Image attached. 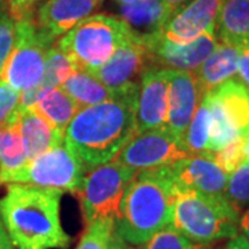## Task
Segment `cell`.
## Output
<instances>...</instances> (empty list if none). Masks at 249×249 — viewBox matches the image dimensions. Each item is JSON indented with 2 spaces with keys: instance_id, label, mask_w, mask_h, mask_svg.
<instances>
[{
  "instance_id": "cell-1",
  "label": "cell",
  "mask_w": 249,
  "mask_h": 249,
  "mask_svg": "<svg viewBox=\"0 0 249 249\" xmlns=\"http://www.w3.org/2000/svg\"><path fill=\"white\" fill-rule=\"evenodd\" d=\"M137 89L82 108L72 118L64 142L88 169L114 160L136 134Z\"/></svg>"
},
{
  "instance_id": "cell-2",
  "label": "cell",
  "mask_w": 249,
  "mask_h": 249,
  "mask_svg": "<svg viewBox=\"0 0 249 249\" xmlns=\"http://www.w3.org/2000/svg\"><path fill=\"white\" fill-rule=\"evenodd\" d=\"M61 191L7 184L0 199V219L16 249H65L71 237L60 217Z\"/></svg>"
},
{
  "instance_id": "cell-3",
  "label": "cell",
  "mask_w": 249,
  "mask_h": 249,
  "mask_svg": "<svg viewBox=\"0 0 249 249\" xmlns=\"http://www.w3.org/2000/svg\"><path fill=\"white\" fill-rule=\"evenodd\" d=\"M175 183L169 166L140 170L127 184L114 220V231L127 245H142L170 226Z\"/></svg>"
},
{
  "instance_id": "cell-4",
  "label": "cell",
  "mask_w": 249,
  "mask_h": 249,
  "mask_svg": "<svg viewBox=\"0 0 249 249\" xmlns=\"http://www.w3.org/2000/svg\"><path fill=\"white\" fill-rule=\"evenodd\" d=\"M238 209L226 198L175 186L170 226L199 244L230 240L238 234Z\"/></svg>"
},
{
  "instance_id": "cell-5",
  "label": "cell",
  "mask_w": 249,
  "mask_h": 249,
  "mask_svg": "<svg viewBox=\"0 0 249 249\" xmlns=\"http://www.w3.org/2000/svg\"><path fill=\"white\" fill-rule=\"evenodd\" d=\"M129 35V28L119 17L93 14L80 21L55 43L79 71L91 73L109 60Z\"/></svg>"
},
{
  "instance_id": "cell-6",
  "label": "cell",
  "mask_w": 249,
  "mask_h": 249,
  "mask_svg": "<svg viewBox=\"0 0 249 249\" xmlns=\"http://www.w3.org/2000/svg\"><path fill=\"white\" fill-rule=\"evenodd\" d=\"M88 168L83 162L65 145L60 142L16 172L0 178L3 184H28V186L58 190L61 193L78 194Z\"/></svg>"
},
{
  "instance_id": "cell-7",
  "label": "cell",
  "mask_w": 249,
  "mask_h": 249,
  "mask_svg": "<svg viewBox=\"0 0 249 249\" xmlns=\"http://www.w3.org/2000/svg\"><path fill=\"white\" fill-rule=\"evenodd\" d=\"M211 112L208 152L222 150L249 132V89L240 79L227 80L204 94ZM205 151V152H206Z\"/></svg>"
},
{
  "instance_id": "cell-8",
  "label": "cell",
  "mask_w": 249,
  "mask_h": 249,
  "mask_svg": "<svg viewBox=\"0 0 249 249\" xmlns=\"http://www.w3.org/2000/svg\"><path fill=\"white\" fill-rule=\"evenodd\" d=\"M137 173L115 160L88 170L76 194L86 226L100 219L115 220L124 190Z\"/></svg>"
},
{
  "instance_id": "cell-9",
  "label": "cell",
  "mask_w": 249,
  "mask_h": 249,
  "mask_svg": "<svg viewBox=\"0 0 249 249\" xmlns=\"http://www.w3.org/2000/svg\"><path fill=\"white\" fill-rule=\"evenodd\" d=\"M53 43L37 28L35 17L17 21L16 42L1 71L0 80L19 93L37 86L43 79L46 54Z\"/></svg>"
},
{
  "instance_id": "cell-10",
  "label": "cell",
  "mask_w": 249,
  "mask_h": 249,
  "mask_svg": "<svg viewBox=\"0 0 249 249\" xmlns=\"http://www.w3.org/2000/svg\"><path fill=\"white\" fill-rule=\"evenodd\" d=\"M190 155L180 137L168 127H158L134 134L112 160L140 172L170 166Z\"/></svg>"
},
{
  "instance_id": "cell-11",
  "label": "cell",
  "mask_w": 249,
  "mask_h": 249,
  "mask_svg": "<svg viewBox=\"0 0 249 249\" xmlns=\"http://www.w3.org/2000/svg\"><path fill=\"white\" fill-rule=\"evenodd\" d=\"M137 39L145 49L150 67L173 71L194 72L219 45L216 29L183 45L163 39L160 32Z\"/></svg>"
},
{
  "instance_id": "cell-12",
  "label": "cell",
  "mask_w": 249,
  "mask_h": 249,
  "mask_svg": "<svg viewBox=\"0 0 249 249\" xmlns=\"http://www.w3.org/2000/svg\"><path fill=\"white\" fill-rule=\"evenodd\" d=\"M148 64L145 49L130 32L109 60L91 75L115 93L124 94L139 88L142 75L150 67Z\"/></svg>"
},
{
  "instance_id": "cell-13",
  "label": "cell",
  "mask_w": 249,
  "mask_h": 249,
  "mask_svg": "<svg viewBox=\"0 0 249 249\" xmlns=\"http://www.w3.org/2000/svg\"><path fill=\"white\" fill-rule=\"evenodd\" d=\"M169 70L148 67L136 94V133L165 127L168 118Z\"/></svg>"
},
{
  "instance_id": "cell-14",
  "label": "cell",
  "mask_w": 249,
  "mask_h": 249,
  "mask_svg": "<svg viewBox=\"0 0 249 249\" xmlns=\"http://www.w3.org/2000/svg\"><path fill=\"white\" fill-rule=\"evenodd\" d=\"M226 0H190L172 14L160 35L173 43H188L217 28Z\"/></svg>"
},
{
  "instance_id": "cell-15",
  "label": "cell",
  "mask_w": 249,
  "mask_h": 249,
  "mask_svg": "<svg viewBox=\"0 0 249 249\" xmlns=\"http://www.w3.org/2000/svg\"><path fill=\"white\" fill-rule=\"evenodd\" d=\"M169 172L175 186L208 196H226L229 175L204 152L175 162L169 166Z\"/></svg>"
},
{
  "instance_id": "cell-16",
  "label": "cell",
  "mask_w": 249,
  "mask_h": 249,
  "mask_svg": "<svg viewBox=\"0 0 249 249\" xmlns=\"http://www.w3.org/2000/svg\"><path fill=\"white\" fill-rule=\"evenodd\" d=\"M202 97L193 72L169 70L168 118L165 127L183 140Z\"/></svg>"
},
{
  "instance_id": "cell-17",
  "label": "cell",
  "mask_w": 249,
  "mask_h": 249,
  "mask_svg": "<svg viewBox=\"0 0 249 249\" xmlns=\"http://www.w3.org/2000/svg\"><path fill=\"white\" fill-rule=\"evenodd\" d=\"M103 0H46L37 9L35 22L52 42L70 32L85 18L93 16Z\"/></svg>"
},
{
  "instance_id": "cell-18",
  "label": "cell",
  "mask_w": 249,
  "mask_h": 249,
  "mask_svg": "<svg viewBox=\"0 0 249 249\" xmlns=\"http://www.w3.org/2000/svg\"><path fill=\"white\" fill-rule=\"evenodd\" d=\"M193 73L202 96L212 91L238 73V47L219 42L209 57Z\"/></svg>"
},
{
  "instance_id": "cell-19",
  "label": "cell",
  "mask_w": 249,
  "mask_h": 249,
  "mask_svg": "<svg viewBox=\"0 0 249 249\" xmlns=\"http://www.w3.org/2000/svg\"><path fill=\"white\" fill-rule=\"evenodd\" d=\"M119 18L136 37L160 32L172 16L165 0H134L119 6Z\"/></svg>"
},
{
  "instance_id": "cell-20",
  "label": "cell",
  "mask_w": 249,
  "mask_h": 249,
  "mask_svg": "<svg viewBox=\"0 0 249 249\" xmlns=\"http://www.w3.org/2000/svg\"><path fill=\"white\" fill-rule=\"evenodd\" d=\"M19 136L28 160H34L52 147L64 142V136L57 133L34 109H14Z\"/></svg>"
},
{
  "instance_id": "cell-21",
  "label": "cell",
  "mask_w": 249,
  "mask_h": 249,
  "mask_svg": "<svg viewBox=\"0 0 249 249\" xmlns=\"http://www.w3.org/2000/svg\"><path fill=\"white\" fill-rule=\"evenodd\" d=\"M60 88L73 100V103L79 109L91 107L121 96L107 88L106 85H103L91 73L79 70L71 73L62 82Z\"/></svg>"
},
{
  "instance_id": "cell-22",
  "label": "cell",
  "mask_w": 249,
  "mask_h": 249,
  "mask_svg": "<svg viewBox=\"0 0 249 249\" xmlns=\"http://www.w3.org/2000/svg\"><path fill=\"white\" fill-rule=\"evenodd\" d=\"M219 42L240 46L249 40V0H226L217 22Z\"/></svg>"
},
{
  "instance_id": "cell-23",
  "label": "cell",
  "mask_w": 249,
  "mask_h": 249,
  "mask_svg": "<svg viewBox=\"0 0 249 249\" xmlns=\"http://www.w3.org/2000/svg\"><path fill=\"white\" fill-rule=\"evenodd\" d=\"M31 109L37 112L61 136L65 134L72 118L79 111L73 100L61 88H54L46 91Z\"/></svg>"
},
{
  "instance_id": "cell-24",
  "label": "cell",
  "mask_w": 249,
  "mask_h": 249,
  "mask_svg": "<svg viewBox=\"0 0 249 249\" xmlns=\"http://www.w3.org/2000/svg\"><path fill=\"white\" fill-rule=\"evenodd\" d=\"M25 163L27 157L17 119L11 114L7 122L0 126V178L22 168Z\"/></svg>"
},
{
  "instance_id": "cell-25",
  "label": "cell",
  "mask_w": 249,
  "mask_h": 249,
  "mask_svg": "<svg viewBox=\"0 0 249 249\" xmlns=\"http://www.w3.org/2000/svg\"><path fill=\"white\" fill-rule=\"evenodd\" d=\"M211 134V112L205 98H201L191 122L183 136V142L188 152L202 154L208 150Z\"/></svg>"
},
{
  "instance_id": "cell-26",
  "label": "cell",
  "mask_w": 249,
  "mask_h": 249,
  "mask_svg": "<svg viewBox=\"0 0 249 249\" xmlns=\"http://www.w3.org/2000/svg\"><path fill=\"white\" fill-rule=\"evenodd\" d=\"M127 249H212L208 244H199L196 241L188 240L180 232L173 230L172 227H166L155 235H152L148 241L142 245L129 247Z\"/></svg>"
},
{
  "instance_id": "cell-27",
  "label": "cell",
  "mask_w": 249,
  "mask_h": 249,
  "mask_svg": "<svg viewBox=\"0 0 249 249\" xmlns=\"http://www.w3.org/2000/svg\"><path fill=\"white\" fill-rule=\"evenodd\" d=\"M226 198L237 209L249 204V160H242L237 169L229 175Z\"/></svg>"
},
{
  "instance_id": "cell-28",
  "label": "cell",
  "mask_w": 249,
  "mask_h": 249,
  "mask_svg": "<svg viewBox=\"0 0 249 249\" xmlns=\"http://www.w3.org/2000/svg\"><path fill=\"white\" fill-rule=\"evenodd\" d=\"M114 232V219H100L88 226L76 249H107Z\"/></svg>"
},
{
  "instance_id": "cell-29",
  "label": "cell",
  "mask_w": 249,
  "mask_h": 249,
  "mask_svg": "<svg viewBox=\"0 0 249 249\" xmlns=\"http://www.w3.org/2000/svg\"><path fill=\"white\" fill-rule=\"evenodd\" d=\"M206 154L214 163L223 169L227 175H230L231 172L237 169V166L240 165L244 158V137H238L230 144H227L226 147H223L222 150L214 152H204Z\"/></svg>"
},
{
  "instance_id": "cell-30",
  "label": "cell",
  "mask_w": 249,
  "mask_h": 249,
  "mask_svg": "<svg viewBox=\"0 0 249 249\" xmlns=\"http://www.w3.org/2000/svg\"><path fill=\"white\" fill-rule=\"evenodd\" d=\"M16 42V21L7 13H0V75Z\"/></svg>"
},
{
  "instance_id": "cell-31",
  "label": "cell",
  "mask_w": 249,
  "mask_h": 249,
  "mask_svg": "<svg viewBox=\"0 0 249 249\" xmlns=\"http://www.w3.org/2000/svg\"><path fill=\"white\" fill-rule=\"evenodd\" d=\"M19 91L13 89L6 82L0 80V126L7 122L18 106Z\"/></svg>"
},
{
  "instance_id": "cell-32",
  "label": "cell",
  "mask_w": 249,
  "mask_h": 249,
  "mask_svg": "<svg viewBox=\"0 0 249 249\" xmlns=\"http://www.w3.org/2000/svg\"><path fill=\"white\" fill-rule=\"evenodd\" d=\"M40 0H4L7 14L16 22L29 17H35V7Z\"/></svg>"
},
{
  "instance_id": "cell-33",
  "label": "cell",
  "mask_w": 249,
  "mask_h": 249,
  "mask_svg": "<svg viewBox=\"0 0 249 249\" xmlns=\"http://www.w3.org/2000/svg\"><path fill=\"white\" fill-rule=\"evenodd\" d=\"M238 47V78L249 89V40Z\"/></svg>"
},
{
  "instance_id": "cell-34",
  "label": "cell",
  "mask_w": 249,
  "mask_h": 249,
  "mask_svg": "<svg viewBox=\"0 0 249 249\" xmlns=\"http://www.w3.org/2000/svg\"><path fill=\"white\" fill-rule=\"evenodd\" d=\"M220 249H249V242L241 234H237L227 241V244Z\"/></svg>"
},
{
  "instance_id": "cell-35",
  "label": "cell",
  "mask_w": 249,
  "mask_h": 249,
  "mask_svg": "<svg viewBox=\"0 0 249 249\" xmlns=\"http://www.w3.org/2000/svg\"><path fill=\"white\" fill-rule=\"evenodd\" d=\"M238 231H241V235L249 242V209L244 212L242 216H240L238 220Z\"/></svg>"
},
{
  "instance_id": "cell-36",
  "label": "cell",
  "mask_w": 249,
  "mask_h": 249,
  "mask_svg": "<svg viewBox=\"0 0 249 249\" xmlns=\"http://www.w3.org/2000/svg\"><path fill=\"white\" fill-rule=\"evenodd\" d=\"M0 249H16L14 248V245L11 244L7 232H6V229H4V226H3L1 219H0Z\"/></svg>"
},
{
  "instance_id": "cell-37",
  "label": "cell",
  "mask_w": 249,
  "mask_h": 249,
  "mask_svg": "<svg viewBox=\"0 0 249 249\" xmlns=\"http://www.w3.org/2000/svg\"><path fill=\"white\" fill-rule=\"evenodd\" d=\"M107 249H127V244H124V241L121 240L115 234V231H114L112 235H111V238H109Z\"/></svg>"
},
{
  "instance_id": "cell-38",
  "label": "cell",
  "mask_w": 249,
  "mask_h": 249,
  "mask_svg": "<svg viewBox=\"0 0 249 249\" xmlns=\"http://www.w3.org/2000/svg\"><path fill=\"white\" fill-rule=\"evenodd\" d=\"M190 0H165V3H166V6H168V9H169L170 14H173V13H176L178 9H181L184 4H187ZM172 17V16H170Z\"/></svg>"
},
{
  "instance_id": "cell-39",
  "label": "cell",
  "mask_w": 249,
  "mask_h": 249,
  "mask_svg": "<svg viewBox=\"0 0 249 249\" xmlns=\"http://www.w3.org/2000/svg\"><path fill=\"white\" fill-rule=\"evenodd\" d=\"M244 158L249 160V132L244 137Z\"/></svg>"
},
{
  "instance_id": "cell-40",
  "label": "cell",
  "mask_w": 249,
  "mask_h": 249,
  "mask_svg": "<svg viewBox=\"0 0 249 249\" xmlns=\"http://www.w3.org/2000/svg\"><path fill=\"white\" fill-rule=\"evenodd\" d=\"M116 1H118L119 6H122V4H129V3H132L134 0H116Z\"/></svg>"
}]
</instances>
